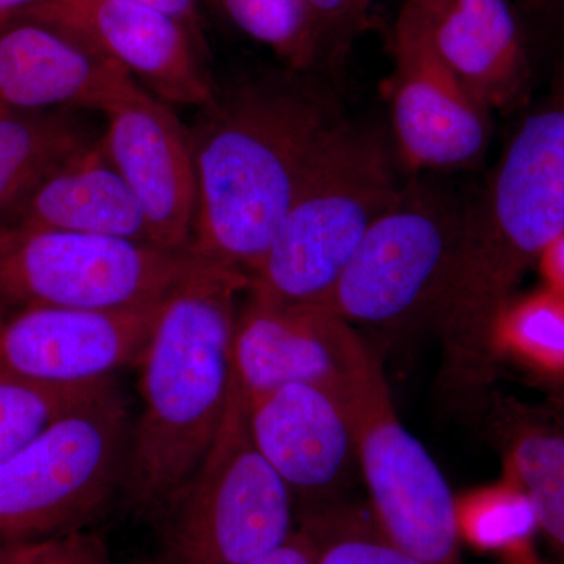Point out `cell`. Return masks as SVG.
<instances>
[{"mask_svg":"<svg viewBox=\"0 0 564 564\" xmlns=\"http://www.w3.org/2000/svg\"><path fill=\"white\" fill-rule=\"evenodd\" d=\"M161 304L82 311L0 303V373L51 386L111 380L140 362Z\"/></svg>","mask_w":564,"mask_h":564,"instance_id":"12","label":"cell"},{"mask_svg":"<svg viewBox=\"0 0 564 564\" xmlns=\"http://www.w3.org/2000/svg\"><path fill=\"white\" fill-rule=\"evenodd\" d=\"M545 288L564 295V229L538 258Z\"/></svg>","mask_w":564,"mask_h":564,"instance_id":"30","label":"cell"},{"mask_svg":"<svg viewBox=\"0 0 564 564\" xmlns=\"http://www.w3.org/2000/svg\"><path fill=\"white\" fill-rule=\"evenodd\" d=\"M513 564H540L534 562L532 556H524V558L513 560Z\"/></svg>","mask_w":564,"mask_h":564,"instance_id":"34","label":"cell"},{"mask_svg":"<svg viewBox=\"0 0 564 564\" xmlns=\"http://www.w3.org/2000/svg\"><path fill=\"white\" fill-rule=\"evenodd\" d=\"M314 11L323 35H325L328 57L337 58L347 50L351 35L358 31L351 0H306Z\"/></svg>","mask_w":564,"mask_h":564,"instance_id":"27","label":"cell"},{"mask_svg":"<svg viewBox=\"0 0 564 564\" xmlns=\"http://www.w3.org/2000/svg\"><path fill=\"white\" fill-rule=\"evenodd\" d=\"M232 369L245 397L310 384L332 393L348 411L384 381L358 334L339 315L252 295L237 315Z\"/></svg>","mask_w":564,"mask_h":564,"instance_id":"10","label":"cell"},{"mask_svg":"<svg viewBox=\"0 0 564 564\" xmlns=\"http://www.w3.org/2000/svg\"><path fill=\"white\" fill-rule=\"evenodd\" d=\"M111 381L51 386L0 373V463L20 452L52 422Z\"/></svg>","mask_w":564,"mask_h":564,"instance_id":"24","label":"cell"},{"mask_svg":"<svg viewBox=\"0 0 564 564\" xmlns=\"http://www.w3.org/2000/svg\"><path fill=\"white\" fill-rule=\"evenodd\" d=\"M101 144L139 199L152 243L191 250L198 177L191 132L170 104L137 87L104 111Z\"/></svg>","mask_w":564,"mask_h":564,"instance_id":"14","label":"cell"},{"mask_svg":"<svg viewBox=\"0 0 564 564\" xmlns=\"http://www.w3.org/2000/svg\"><path fill=\"white\" fill-rule=\"evenodd\" d=\"M536 2H562V0H536Z\"/></svg>","mask_w":564,"mask_h":564,"instance_id":"36","label":"cell"},{"mask_svg":"<svg viewBox=\"0 0 564 564\" xmlns=\"http://www.w3.org/2000/svg\"><path fill=\"white\" fill-rule=\"evenodd\" d=\"M310 73L263 70L215 88L191 132L198 212L191 251L250 278L307 173L344 124Z\"/></svg>","mask_w":564,"mask_h":564,"instance_id":"1","label":"cell"},{"mask_svg":"<svg viewBox=\"0 0 564 564\" xmlns=\"http://www.w3.org/2000/svg\"><path fill=\"white\" fill-rule=\"evenodd\" d=\"M563 380H564V378H563Z\"/></svg>","mask_w":564,"mask_h":564,"instance_id":"38","label":"cell"},{"mask_svg":"<svg viewBox=\"0 0 564 564\" xmlns=\"http://www.w3.org/2000/svg\"><path fill=\"white\" fill-rule=\"evenodd\" d=\"M174 564H250L293 530V494L259 451L232 370L225 417L196 473L158 516Z\"/></svg>","mask_w":564,"mask_h":564,"instance_id":"6","label":"cell"},{"mask_svg":"<svg viewBox=\"0 0 564 564\" xmlns=\"http://www.w3.org/2000/svg\"><path fill=\"white\" fill-rule=\"evenodd\" d=\"M456 508L459 533L474 545L513 560L530 556L540 525L532 502L513 481L505 478L503 484L470 494Z\"/></svg>","mask_w":564,"mask_h":564,"instance_id":"23","label":"cell"},{"mask_svg":"<svg viewBox=\"0 0 564 564\" xmlns=\"http://www.w3.org/2000/svg\"><path fill=\"white\" fill-rule=\"evenodd\" d=\"M140 564H174V563L166 562V560H161V562H144V563H140Z\"/></svg>","mask_w":564,"mask_h":564,"instance_id":"35","label":"cell"},{"mask_svg":"<svg viewBox=\"0 0 564 564\" xmlns=\"http://www.w3.org/2000/svg\"><path fill=\"white\" fill-rule=\"evenodd\" d=\"M350 415L375 519L386 536L422 564H464L454 494L432 455L397 417L386 381Z\"/></svg>","mask_w":564,"mask_h":564,"instance_id":"9","label":"cell"},{"mask_svg":"<svg viewBox=\"0 0 564 564\" xmlns=\"http://www.w3.org/2000/svg\"><path fill=\"white\" fill-rule=\"evenodd\" d=\"M464 210L425 185L399 199L364 236L326 310L348 323L388 325L434 303L454 256Z\"/></svg>","mask_w":564,"mask_h":564,"instance_id":"8","label":"cell"},{"mask_svg":"<svg viewBox=\"0 0 564 564\" xmlns=\"http://www.w3.org/2000/svg\"><path fill=\"white\" fill-rule=\"evenodd\" d=\"M496 350H507L549 377L564 378V295L544 288L505 306Z\"/></svg>","mask_w":564,"mask_h":564,"instance_id":"22","label":"cell"},{"mask_svg":"<svg viewBox=\"0 0 564 564\" xmlns=\"http://www.w3.org/2000/svg\"><path fill=\"white\" fill-rule=\"evenodd\" d=\"M198 261L191 250L65 231L0 229V303L117 311L161 303Z\"/></svg>","mask_w":564,"mask_h":564,"instance_id":"7","label":"cell"},{"mask_svg":"<svg viewBox=\"0 0 564 564\" xmlns=\"http://www.w3.org/2000/svg\"><path fill=\"white\" fill-rule=\"evenodd\" d=\"M131 414L113 381L0 463V543L80 532L122 485Z\"/></svg>","mask_w":564,"mask_h":564,"instance_id":"5","label":"cell"},{"mask_svg":"<svg viewBox=\"0 0 564 564\" xmlns=\"http://www.w3.org/2000/svg\"><path fill=\"white\" fill-rule=\"evenodd\" d=\"M137 87L128 70L58 25L28 17L0 24V110L104 113Z\"/></svg>","mask_w":564,"mask_h":564,"instance_id":"15","label":"cell"},{"mask_svg":"<svg viewBox=\"0 0 564 564\" xmlns=\"http://www.w3.org/2000/svg\"><path fill=\"white\" fill-rule=\"evenodd\" d=\"M240 32L274 52L289 69L311 73L328 57L306 0H209Z\"/></svg>","mask_w":564,"mask_h":564,"instance_id":"21","label":"cell"},{"mask_svg":"<svg viewBox=\"0 0 564 564\" xmlns=\"http://www.w3.org/2000/svg\"><path fill=\"white\" fill-rule=\"evenodd\" d=\"M21 17L51 22L128 70L155 98L203 107L217 85L207 46L176 18L133 0H46Z\"/></svg>","mask_w":564,"mask_h":564,"instance_id":"13","label":"cell"},{"mask_svg":"<svg viewBox=\"0 0 564 564\" xmlns=\"http://www.w3.org/2000/svg\"><path fill=\"white\" fill-rule=\"evenodd\" d=\"M109 560L102 538L80 530L32 544L22 564H106Z\"/></svg>","mask_w":564,"mask_h":564,"instance_id":"26","label":"cell"},{"mask_svg":"<svg viewBox=\"0 0 564 564\" xmlns=\"http://www.w3.org/2000/svg\"><path fill=\"white\" fill-rule=\"evenodd\" d=\"M245 399L252 440L293 496L325 497L344 484L358 443L350 411L336 397L285 384Z\"/></svg>","mask_w":564,"mask_h":564,"instance_id":"16","label":"cell"},{"mask_svg":"<svg viewBox=\"0 0 564 564\" xmlns=\"http://www.w3.org/2000/svg\"><path fill=\"white\" fill-rule=\"evenodd\" d=\"M43 2L46 0H0V24L21 17L24 11Z\"/></svg>","mask_w":564,"mask_h":564,"instance_id":"31","label":"cell"},{"mask_svg":"<svg viewBox=\"0 0 564 564\" xmlns=\"http://www.w3.org/2000/svg\"><path fill=\"white\" fill-rule=\"evenodd\" d=\"M32 544L0 543V564H22Z\"/></svg>","mask_w":564,"mask_h":564,"instance_id":"32","label":"cell"},{"mask_svg":"<svg viewBox=\"0 0 564 564\" xmlns=\"http://www.w3.org/2000/svg\"><path fill=\"white\" fill-rule=\"evenodd\" d=\"M14 226L151 242L139 199L104 151L101 139L46 177L9 228Z\"/></svg>","mask_w":564,"mask_h":564,"instance_id":"18","label":"cell"},{"mask_svg":"<svg viewBox=\"0 0 564 564\" xmlns=\"http://www.w3.org/2000/svg\"><path fill=\"white\" fill-rule=\"evenodd\" d=\"M563 229L564 90L521 122L480 198L464 209L432 311L452 388L488 383L497 321L527 269Z\"/></svg>","mask_w":564,"mask_h":564,"instance_id":"2","label":"cell"},{"mask_svg":"<svg viewBox=\"0 0 564 564\" xmlns=\"http://www.w3.org/2000/svg\"><path fill=\"white\" fill-rule=\"evenodd\" d=\"M106 564H113V563H111V560H109V562H107Z\"/></svg>","mask_w":564,"mask_h":564,"instance_id":"37","label":"cell"},{"mask_svg":"<svg viewBox=\"0 0 564 564\" xmlns=\"http://www.w3.org/2000/svg\"><path fill=\"white\" fill-rule=\"evenodd\" d=\"M170 14L181 21L193 33L196 40L206 44L203 33L202 14H199L198 0H133Z\"/></svg>","mask_w":564,"mask_h":564,"instance_id":"29","label":"cell"},{"mask_svg":"<svg viewBox=\"0 0 564 564\" xmlns=\"http://www.w3.org/2000/svg\"><path fill=\"white\" fill-rule=\"evenodd\" d=\"M402 191L383 141L345 121L250 274V295L284 306L325 307L364 236Z\"/></svg>","mask_w":564,"mask_h":564,"instance_id":"4","label":"cell"},{"mask_svg":"<svg viewBox=\"0 0 564 564\" xmlns=\"http://www.w3.org/2000/svg\"><path fill=\"white\" fill-rule=\"evenodd\" d=\"M250 564H315V549L310 534L295 530L284 543Z\"/></svg>","mask_w":564,"mask_h":564,"instance_id":"28","label":"cell"},{"mask_svg":"<svg viewBox=\"0 0 564 564\" xmlns=\"http://www.w3.org/2000/svg\"><path fill=\"white\" fill-rule=\"evenodd\" d=\"M373 0H351L352 13H355L356 24L361 29L364 21H366L367 11L372 6Z\"/></svg>","mask_w":564,"mask_h":564,"instance_id":"33","label":"cell"},{"mask_svg":"<svg viewBox=\"0 0 564 564\" xmlns=\"http://www.w3.org/2000/svg\"><path fill=\"white\" fill-rule=\"evenodd\" d=\"M389 79L397 150L411 170H451L484 158L491 110L464 88L434 47L429 0H408L392 36Z\"/></svg>","mask_w":564,"mask_h":564,"instance_id":"11","label":"cell"},{"mask_svg":"<svg viewBox=\"0 0 564 564\" xmlns=\"http://www.w3.org/2000/svg\"><path fill=\"white\" fill-rule=\"evenodd\" d=\"M516 426L505 454L507 478L527 494L540 532L564 564V413Z\"/></svg>","mask_w":564,"mask_h":564,"instance_id":"20","label":"cell"},{"mask_svg":"<svg viewBox=\"0 0 564 564\" xmlns=\"http://www.w3.org/2000/svg\"><path fill=\"white\" fill-rule=\"evenodd\" d=\"M302 529L315 549V564H422L393 544L377 519L343 510L313 511Z\"/></svg>","mask_w":564,"mask_h":564,"instance_id":"25","label":"cell"},{"mask_svg":"<svg viewBox=\"0 0 564 564\" xmlns=\"http://www.w3.org/2000/svg\"><path fill=\"white\" fill-rule=\"evenodd\" d=\"M248 288L247 274L198 256L161 304L139 362L143 408L122 478L140 513L158 519L220 430L231 392L237 300Z\"/></svg>","mask_w":564,"mask_h":564,"instance_id":"3","label":"cell"},{"mask_svg":"<svg viewBox=\"0 0 564 564\" xmlns=\"http://www.w3.org/2000/svg\"><path fill=\"white\" fill-rule=\"evenodd\" d=\"M101 133L79 109L0 110V229L9 228L46 177Z\"/></svg>","mask_w":564,"mask_h":564,"instance_id":"19","label":"cell"},{"mask_svg":"<svg viewBox=\"0 0 564 564\" xmlns=\"http://www.w3.org/2000/svg\"><path fill=\"white\" fill-rule=\"evenodd\" d=\"M434 47L486 109H507L525 93L529 54L510 0H429Z\"/></svg>","mask_w":564,"mask_h":564,"instance_id":"17","label":"cell"}]
</instances>
